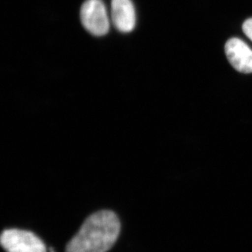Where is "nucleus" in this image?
Listing matches in <instances>:
<instances>
[{"label": "nucleus", "instance_id": "0eeeda50", "mask_svg": "<svg viewBox=\"0 0 252 252\" xmlns=\"http://www.w3.org/2000/svg\"><path fill=\"white\" fill-rule=\"evenodd\" d=\"M49 252H55V250H54V249H53V248H49Z\"/></svg>", "mask_w": 252, "mask_h": 252}, {"label": "nucleus", "instance_id": "7ed1b4c3", "mask_svg": "<svg viewBox=\"0 0 252 252\" xmlns=\"http://www.w3.org/2000/svg\"><path fill=\"white\" fill-rule=\"evenodd\" d=\"M0 243L7 252H47L43 241L30 231L6 229L2 233Z\"/></svg>", "mask_w": 252, "mask_h": 252}, {"label": "nucleus", "instance_id": "20e7f679", "mask_svg": "<svg viewBox=\"0 0 252 252\" xmlns=\"http://www.w3.org/2000/svg\"><path fill=\"white\" fill-rule=\"evenodd\" d=\"M111 20L119 32L127 33L133 31L136 25V12L132 1L112 0Z\"/></svg>", "mask_w": 252, "mask_h": 252}, {"label": "nucleus", "instance_id": "39448f33", "mask_svg": "<svg viewBox=\"0 0 252 252\" xmlns=\"http://www.w3.org/2000/svg\"><path fill=\"white\" fill-rule=\"evenodd\" d=\"M225 53L234 69L244 74L252 73V50L243 41L229 39L225 44Z\"/></svg>", "mask_w": 252, "mask_h": 252}, {"label": "nucleus", "instance_id": "f257e3e1", "mask_svg": "<svg viewBox=\"0 0 252 252\" xmlns=\"http://www.w3.org/2000/svg\"><path fill=\"white\" fill-rule=\"evenodd\" d=\"M121 224L112 211L103 210L86 219L65 252H107L119 238Z\"/></svg>", "mask_w": 252, "mask_h": 252}, {"label": "nucleus", "instance_id": "423d86ee", "mask_svg": "<svg viewBox=\"0 0 252 252\" xmlns=\"http://www.w3.org/2000/svg\"><path fill=\"white\" fill-rule=\"evenodd\" d=\"M243 32L252 41V18L247 20L243 26Z\"/></svg>", "mask_w": 252, "mask_h": 252}, {"label": "nucleus", "instance_id": "f03ea898", "mask_svg": "<svg viewBox=\"0 0 252 252\" xmlns=\"http://www.w3.org/2000/svg\"><path fill=\"white\" fill-rule=\"evenodd\" d=\"M82 24L94 36L101 37L110 31V20L102 0H86L80 9Z\"/></svg>", "mask_w": 252, "mask_h": 252}]
</instances>
